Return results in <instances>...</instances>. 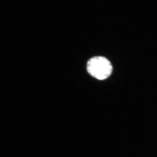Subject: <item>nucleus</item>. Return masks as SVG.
<instances>
[{"label":"nucleus","instance_id":"f257e3e1","mask_svg":"<svg viewBox=\"0 0 157 157\" xmlns=\"http://www.w3.org/2000/svg\"><path fill=\"white\" fill-rule=\"evenodd\" d=\"M88 72L93 77L100 80L108 78L112 71L110 62L106 58L96 56L90 59L87 64Z\"/></svg>","mask_w":157,"mask_h":157}]
</instances>
